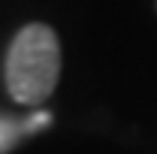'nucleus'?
Listing matches in <instances>:
<instances>
[{"label": "nucleus", "instance_id": "f257e3e1", "mask_svg": "<svg viewBox=\"0 0 157 154\" xmlns=\"http://www.w3.org/2000/svg\"><path fill=\"white\" fill-rule=\"evenodd\" d=\"M60 79V42L48 24H24L6 55V91L21 106H39Z\"/></svg>", "mask_w": 157, "mask_h": 154}, {"label": "nucleus", "instance_id": "f03ea898", "mask_svg": "<svg viewBox=\"0 0 157 154\" xmlns=\"http://www.w3.org/2000/svg\"><path fill=\"white\" fill-rule=\"evenodd\" d=\"M9 145H15V124H9V121H0V154L6 151Z\"/></svg>", "mask_w": 157, "mask_h": 154}]
</instances>
